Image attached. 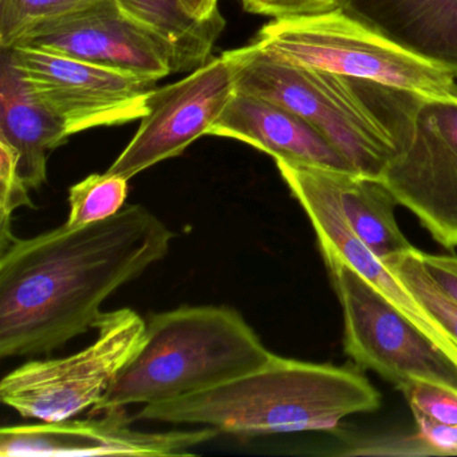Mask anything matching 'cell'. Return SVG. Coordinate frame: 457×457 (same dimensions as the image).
Listing matches in <instances>:
<instances>
[{"instance_id":"6da1fadb","label":"cell","mask_w":457,"mask_h":457,"mask_svg":"<svg viewBox=\"0 0 457 457\" xmlns=\"http://www.w3.org/2000/svg\"><path fill=\"white\" fill-rule=\"evenodd\" d=\"M173 237L132 204L89 226L15 239L0 253V357L45 354L95 328L104 302L164 259Z\"/></svg>"},{"instance_id":"4fadbf2b","label":"cell","mask_w":457,"mask_h":457,"mask_svg":"<svg viewBox=\"0 0 457 457\" xmlns=\"http://www.w3.org/2000/svg\"><path fill=\"white\" fill-rule=\"evenodd\" d=\"M294 199L301 204L317 235L318 245L333 248L358 274L376 286L438 346L457 361V345L422 309L395 272L353 232L342 213L330 173L325 168L275 160Z\"/></svg>"},{"instance_id":"ba28073f","label":"cell","mask_w":457,"mask_h":457,"mask_svg":"<svg viewBox=\"0 0 457 457\" xmlns=\"http://www.w3.org/2000/svg\"><path fill=\"white\" fill-rule=\"evenodd\" d=\"M92 345L68 357L30 361L0 382V400L25 419L62 421L100 403L145 339L146 323L135 310L103 312Z\"/></svg>"},{"instance_id":"cb8c5ba5","label":"cell","mask_w":457,"mask_h":457,"mask_svg":"<svg viewBox=\"0 0 457 457\" xmlns=\"http://www.w3.org/2000/svg\"><path fill=\"white\" fill-rule=\"evenodd\" d=\"M242 4L250 14L286 21L338 12L342 0H242Z\"/></svg>"},{"instance_id":"5bb4252c","label":"cell","mask_w":457,"mask_h":457,"mask_svg":"<svg viewBox=\"0 0 457 457\" xmlns=\"http://www.w3.org/2000/svg\"><path fill=\"white\" fill-rule=\"evenodd\" d=\"M210 136L242 141L274 160L357 173L344 154L306 120L283 106L237 90Z\"/></svg>"},{"instance_id":"ac0fdd59","label":"cell","mask_w":457,"mask_h":457,"mask_svg":"<svg viewBox=\"0 0 457 457\" xmlns=\"http://www.w3.org/2000/svg\"><path fill=\"white\" fill-rule=\"evenodd\" d=\"M116 2L167 47L175 73L194 71L208 62L226 29V20L205 22L192 17L180 0Z\"/></svg>"},{"instance_id":"7a4b0ae2","label":"cell","mask_w":457,"mask_h":457,"mask_svg":"<svg viewBox=\"0 0 457 457\" xmlns=\"http://www.w3.org/2000/svg\"><path fill=\"white\" fill-rule=\"evenodd\" d=\"M381 406V395L352 366L274 354L261 368L210 389L144 405L133 421L202 425L251 437L331 430L352 414Z\"/></svg>"},{"instance_id":"e0dca14e","label":"cell","mask_w":457,"mask_h":457,"mask_svg":"<svg viewBox=\"0 0 457 457\" xmlns=\"http://www.w3.org/2000/svg\"><path fill=\"white\" fill-rule=\"evenodd\" d=\"M328 173L347 224L379 259L414 248L395 220L397 202L381 181L360 173Z\"/></svg>"},{"instance_id":"603a6c76","label":"cell","mask_w":457,"mask_h":457,"mask_svg":"<svg viewBox=\"0 0 457 457\" xmlns=\"http://www.w3.org/2000/svg\"><path fill=\"white\" fill-rule=\"evenodd\" d=\"M411 411L457 427V390L432 382L411 381L398 387Z\"/></svg>"},{"instance_id":"ffe728a7","label":"cell","mask_w":457,"mask_h":457,"mask_svg":"<svg viewBox=\"0 0 457 457\" xmlns=\"http://www.w3.org/2000/svg\"><path fill=\"white\" fill-rule=\"evenodd\" d=\"M104 0H0V47L9 50L45 23L79 14Z\"/></svg>"},{"instance_id":"7c38bea8","label":"cell","mask_w":457,"mask_h":457,"mask_svg":"<svg viewBox=\"0 0 457 457\" xmlns=\"http://www.w3.org/2000/svg\"><path fill=\"white\" fill-rule=\"evenodd\" d=\"M89 420L42 421L0 430L2 457L192 456L195 446L219 435L213 428L144 432L130 427L124 408Z\"/></svg>"},{"instance_id":"9c48e42d","label":"cell","mask_w":457,"mask_h":457,"mask_svg":"<svg viewBox=\"0 0 457 457\" xmlns=\"http://www.w3.org/2000/svg\"><path fill=\"white\" fill-rule=\"evenodd\" d=\"M237 65L239 49L229 50L180 81L156 87L135 137L106 172L130 180L210 136L237 92Z\"/></svg>"},{"instance_id":"7402d4cb","label":"cell","mask_w":457,"mask_h":457,"mask_svg":"<svg viewBox=\"0 0 457 457\" xmlns=\"http://www.w3.org/2000/svg\"><path fill=\"white\" fill-rule=\"evenodd\" d=\"M18 152L0 138V253L17 237L12 235V218L17 208H34L29 188L18 173Z\"/></svg>"},{"instance_id":"484cf974","label":"cell","mask_w":457,"mask_h":457,"mask_svg":"<svg viewBox=\"0 0 457 457\" xmlns=\"http://www.w3.org/2000/svg\"><path fill=\"white\" fill-rule=\"evenodd\" d=\"M417 255L430 277L457 302V255H437L420 250H417Z\"/></svg>"},{"instance_id":"30bf717a","label":"cell","mask_w":457,"mask_h":457,"mask_svg":"<svg viewBox=\"0 0 457 457\" xmlns=\"http://www.w3.org/2000/svg\"><path fill=\"white\" fill-rule=\"evenodd\" d=\"M69 135L141 120L156 81L36 50H2Z\"/></svg>"},{"instance_id":"8992f818","label":"cell","mask_w":457,"mask_h":457,"mask_svg":"<svg viewBox=\"0 0 457 457\" xmlns=\"http://www.w3.org/2000/svg\"><path fill=\"white\" fill-rule=\"evenodd\" d=\"M320 250L344 312L345 353L397 387L425 381L457 390V361L333 248Z\"/></svg>"},{"instance_id":"3957f363","label":"cell","mask_w":457,"mask_h":457,"mask_svg":"<svg viewBox=\"0 0 457 457\" xmlns=\"http://www.w3.org/2000/svg\"><path fill=\"white\" fill-rule=\"evenodd\" d=\"M272 355L237 310L183 306L159 312L92 414L210 389L261 368Z\"/></svg>"},{"instance_id":"9a60e30c","label":"cell","mask_w":457,"mask_h":457,"mask_svg":"<svg viewBox=\"0 0 457 457\" xmlns=\"http://www.w3.org/2000/svg\"><path fill=\"white\" fill-rule=\"evenodd\" d=\"M341 10L457 79V0H342Z\"/></svg>"},{"instance_id":"8fae6325","label":"cell","mask_w":457,"mask_h":457,"mask_svg":"<svg viewBox=\"0 0 457 457\" xmlns=\"http://www.w3.org/2000/svg\"><path fill=\"white\" fill-rule=\"evenodd\" d=\"M36 50L160 81L173 71L167 47L116 0L29 31L12 49Z\"/></svg>"},{"instance_id":"277c9868","label":"cell","mask_w":457,"mask_h":457,"mask_svg":"<svg viewBox=\"0 0 457 457\" xmlns=\"http://www.w3.org/2000/svg\"><path fill=\"white\" fill-rule=\"evenodd\" d=\"M237 90L298 114L355 172L378 179L397 152L395 125L411 93L288 62L253 42L239 49Z\"/></svg>"},{"instance_id":"2e32d148","label":"cell","mask_w":457,"mask_h":457,"mask_svg":"<svg viewBox=\"0 0 457 457\" xmlns=\"http://www.w3.org/2000/svg\"><path fill=\"white\" fill-rule=\"evenodd\" d=\"M71 137L65 125L23 82L2 54L0 66V138L18 152V173L29 189L46 183L47 154Z\"/></svg>"},{"instance_id":"d4e9b609","label":"cell","mask_w":457,"mask_h":457,"mask_svg":"<svg viewBox=\"0 0 457 457\" xmlns=\"http://www.w3.org/2000/svg\"><path fill=\"white\" fill-rule=\"evenodd\" d=\"M413 416L417 435L433 454L457 456V427L436 421L419 411H413Z\"/></svg>"},{"instance_id":"52a82bcc","label":"cell","mask_w":457,"mask_h":457,"mask_svg":"<svg viewBox=\"0 0 457 457\" xmlns=\"http://www.w3.org/2000/svg\"><path fill=\"white\" fill-rule=\"evenodd\" d=\"M381 181L436 242L457 248V96L411 95Z\"/></svg>"},{"instance_id":"d6986e66","label":"cell","mask_w":457,"mask_h":457,"mask_svg":"<svg viewBox=\"0 0 457 457\" xmlns=\"http://www.w3.org/2000/svg\"><path fill=\"white\" fill-rule=\"evenodd\" d=\"M384 263L457 345V302L430 277L417 255V248L390 256Z\"/></svg>"},{"instance_id":"44dd1931","label":"cell","mask_w":457,"mask_h":457,"mask_svg":"<svg viewBox=\"0 0 457 457\" xmlns=\"http://www.w3.org/2000/svg\"><path fill=\"white\" fill-rule=\"evenodd\" d=\"M128 181L108 172L95 173L71 187L69 191L71 212L66 226L74 228L89 226L117 215L124 208L129 192Z\"/></svg>"},{"instance_id":"4316f807","label":"cell","mask_w":457,"mask_h":457,"mask_svg":"<svg viewBox=\"0 0 457 457\" xmlns=\"http://www.w3.org/2000/svg\"><path fill=\"white\" fill-rule=\"evenodd\" d=\"M184 9L199 21H224L219 12V0H180Z\"/></svg>"},{"instance_id":"5b68a950","label":"cell","mask_w":457,"mask_h":457,"mask_svg":"<svg viewBox=\"0 0 457 457\" xmlns=\"http://www.w3.org/2000/svg\"><path fill=\"white\" fill-rule=\"evenodd\" d=\"M258 46L288 62L333 71L416 96H457L456 77L347 15L272 21Z\"/></svg>"}]
</instances>
